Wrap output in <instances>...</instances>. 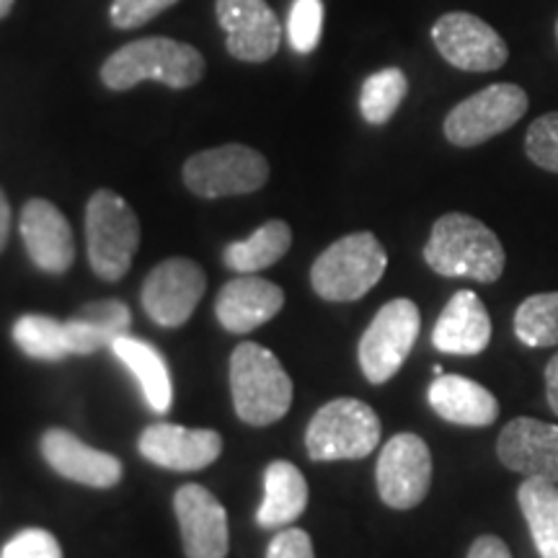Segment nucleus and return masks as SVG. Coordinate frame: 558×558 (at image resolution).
I'll list each match as a JSON object with an SVG mask.
<instances>
[{
    "instance_id": "9b49d317",
    "label": "nucleus",
    "mask_w": 558,
    "mask_h": 558,
    "mask_svg": "<svg viewBox=\"0 0 558 558\" xmlns=\"http://www.w3.org/2000/svg\"><path fill=\"white\" fill-rule=\"evenodd\" d=\"M378 494L390 509H414L432 486V452L414 432H401L383 445L378 471Z\"/></svg>"
},
{
    "instance_id": "c9c22d12",
    "label": "nucleus",
    "mask_w": 558,
    "mask_h": 558,
    "mask_svg": "<svg viewBox=\"0 0 558 558\" xmlns=\"http://www.w3.org/2000/svg\"><path fill=\"white\" fill-rule=\"evenodd\" d=\"M546 396H548L550 411L558 416V352L548 360L546 365Z\"/></svg>"
},
{
    "instance_id": "aec40b11",
    "label": "nucleus",
    "mask_w": 558,
    "mask_h": 558,
    "mask_svg": "<svg viewBox=\"0 0 558 558\" xmlns=\"http://www.w3.org/2000/svg\"><path fill=\"white\" fill-rule=\"evenodd\" d=\"M492 341V318L476 292L458 290L439 313L432 344L445 354L473 357L481 354Z\"/></svg>"
},
{
    "instance_id": "423d86ee",
    "label": "nucleus",
    "mask_w": 558,
    "mask_h": 558,
    "mask_svg": "<svg viewBox=\"0 0 558 558\" xmlns=\"http://www.w3.org/2000/svg\"><path fill=\"white\" fill-rule=\"evenodd\" d=\"M380 418L357 399H333L313 414L305 429V448L311 460H360L378 448Z\"/></svg>"
},
{
    "instance_id": "c756f323",
    "label": "nucleus",
    "mask_w": 558,
    "mask_h": 558,
    "mask_svg": "<svg viewBox=\"0 0 558 558\" xmlns=\"http://www.w3.org/2000/svg\"><path fill=\"white\" fill-rule=\"evenodd\" d=\"M324 32V0H295L290 9L288 34L295 52L308 54L318 47Z\"/></svg>"
},
{
    "instance_id": "20e7f679",
    "label": "nucleus",
    "mask_w": 558,
    "mask_h": 558,
    "mask_svg": "<svg viewBox=\"0 0 558 558\" xmlns=\"http://www.w3.org/2000/svg\"><path fill=\"white\" fill-rule=\"evenodd\" d=\"M386 267L388 254L383 243L369 230H360L333 241L313 262L311 284L316 295L329 303H352L380 282Z\"/></svg>"
},
{
    "instance_id": "393cba45",
    "label": "nucleus",
    "mask_w": 558,
    "mask_h": 558,
    "mask_svg": "<svg viewBox=\"0 0 558 558\" xmlns=\"http://www.w3.org/2000/svg\"><path fill=\"white\" fill-rule=\"evenodd\" d=\"M292 246V230L284 220H269L256 228L246 241L228 243L222 251V262L228 269L239 275H256V271L269 269L288 254Z\"/></svg>"
},
{
    "instance_id": "f03ea898",
    "label": "nucleus",
    "mask_w": 558,
    "mask_h": 558,
    "mask_svg": "<svg viewBox=\"0 0 558 558\" xmlns=\"http://www.w3.org/2000/svg\"><path fill=\"white\" fill-rule=\"evenodd\" d=\"M207 62L197 47L171 37H143L109 54L101 83L111 90H130L143 81L184 90L205 78Z\"/></svg>"
},
{
    "instance_id": "a878e982",
    "label": "nucleus",
    "mask_w": 558,
    "mask_h": 558,
    "mask_svg": "<svg viewBox=\"0 0 558 558\" xmlns=\"http://www.w3.org/2000/svg\"><path fill=\"white\" fill-rule=\"evenodd\" d=\"M518 501L541 558H558V484L527 478Z\"/></svg>"
},
{
    "instance_id": "4be33fe9",
    "label": "nucleus",
    "mask_w": 558,
    "mask_h": 558,
    "mask_svg": "<svg viewBox=\"0 0 558 558\" xmlns=\"http://www.w3.org/2000/svg\"><path fill=\"white\" fill-rule=\"evenodd\" d=\"M308 507V481L290 460H271L264 471V501L256 512L262 527H288Z\"/></svg>"
},
{
    "instance_id": "58836bf2",
    "label": "nucleus",
    "mask_w": 558,
    "mask_h": 558,
    "mask_svg": "<svg viewBox=\"0 0 558 558\" xmlns=\"http://www.w3.org/2000/svg\"><path fill=\"white\" fill-rule=\"evenodd\" d=\"M556 41H558V19H556Z\"/></svg>"
},
{
    "instance_id": "2f4dec72",
    "label": "nucleus",
    "mask_w": 558,
    "mask_h": 558,
    "mask_svg": "<svg viewBox=\"0 0 558 558\" xmlns=\"http://www.w3.org/2000/svg\"><path fill=\"white\" fill-rule=\"evenodd\" d=\"M177 3L179 0H111V26L114 29H137Z\"/></svg>"
},
{
    "instance_id": "7c9ffc66",
    "label": "nucleus",
    "mask_w": 558,
    "mask_h": 558,
    "mask_svg": "<svg viewBox=\"0 0 558 558\" xmlns=\"http://www.w3.org/2000/svg\"><path fill=\"white\" fill-rule=\"evenodd\" d=\"M525 153L538 169L558 173V111H548L530 124Z\"/></svg>"
},
{
    "instance_id": "5701e85b",
    "label": "nucleus",
    "mask_w": 558,
    "mask_h": 558,
    "mask_svg": "<svg viewBox=\"0 0 558 558\" xmlns=\"http://www.w3.org/2000/svg\"><path fill=\"white\" fill-rule=\"evenodd\" d=\"M130 308L120 300H96L65 320L73 354H94L130 333Z\"/></svg>"
},
{
    "instance_id": "39448f33",
    "label": "nucleus",
    "mask_w": 558,
    "mask_h": 558,
    "mask_svg": "<svg viewBox=\"0 0 558 558\" xmlns=\"http://www.w3.org/2000/svg\"><path fill=\"white\" fill-rule=\"evenodd\" d=\"M86 243L90 269L107 282H120L140 246V220L124 197L111 190L90 194L86 207Z\"/></svg>"
},
{
    "instance_id": "b1692460",
    "label": "nucleus",
    "mask_w": 558,
    "mask_h": 558,
    "mask_svg": "<svg viewBox=\"0 0 558 558\" xmlns=\"http://www.w3.org/2000/svg\"><path fill=\"white\" fill-rule=\"evenodd\" d=\"M114 354L117 360H122L130 367V373L135 375L140 388H143L145 401L150 403L153 411L166 414L171 409L173 401V388H171V373L166 365L163 354L148 341L135 339V337H122L114 341Z\"/></svg>"
},
{
    "instance_id": "1a4fd4ad",
    "label": "nucleus",
    "mask_w": 558,
    "mask_h": 558,
    "mask_svg": "<svg viewBox=\"0 0 558 558\" xmlns=\"http://www.w3.org/2000/svg\"><path fill=\"white\" fill-rule=\"evenodd\" d=\"M422 329V313L409 298H396L375 313L360 339V367L373 386H383L403 367Z\"/></svg>"
},
{
    "instance_id": "ddd939ff",
    "label": "nucleus",
    "mask_w": 558,
    "mask_h": 558,
    "mask_svg": "<svg viewBox=\"0 0 558 558\" xmlns=\"http://www.w3.org/2000/svg\"><path fill=\"white\" fill-rule=\"evenodd\" d=\"M226 47L241 62H267L282 41V26L267 0H215Z\"/></svg>"
},
{
    "instance_id": "473e14b6",
    "label": "nucleus",
    "mask_w": 558,
    "mask_h": 558,
    "mask_svg": "<svg viewBox=\"0 0 558 558\" xmlns=\"http://www.w3.org/2000/svg\"><path fill=\"white\" fill-rule=\"evenodd\" d=\"M0 558H62V548L52 533L29 527L5 543Z\"/></svg>"
},
{
    "instance_id": "dca6fc26",
    "label": "nucleus",
    "mask_w": 558,
    "mask_h": 558,
    "mask_svg": "<svg viewBox=\"0 0 558 558\" xmlns=\"http://www.w3.org/2000/svg\"><path fill=\"white\" fill-rule=\"evenodd\" d=\"M137 448L153 465L190 473L207 469L220 458L222 437L215 429H186L160 422L140 435Z\"/></svg>"
},
{
    "instance_id": "f8f14e48",
    "label": "nucleus",
    "mask_w": 558,
    "mask_h": 558,
    "mask_svg": "<svg viewBox=\"0 0 558 558\" xmlns=\"http://www.w3.org/2000/svg\"><path fill=\"white\" fill-rule=\"evenodd\" d=\"M207 290L199 264L184 256L160 262L143 284V308L163 329H179L197 311Z\"/></svg>"
},
{
    "instance_id": "4c0bfd02",
    "label": "nucleus",
    "mask_w": 558,
    "mask_h": 558,
    "mask_svg": "<svg viewBox=\"0 0 558 558\" xmlns=\"http://www.w3.org/2000/svg\"><path fill=\"white\" fill-rule=\"evenodd\" d=\"M13 3H16V0H0V19L9 16L11 9H13Z\"/></svg>"
},
{
    "instance_id": "7ed1b4c3",
    "label": "nucleus",
    "mask_w": 558,
    "mask_h": 558,
    "mask_svg": "<svg viewBox=\"0 0 558 558\" xmlns=\"http://www.w3.org/2000/svg\"><path fill=\"white\" fill-rule=\"evenodd\" d=\"M230 390L241 422L269 427L292 407V380L267 347L243 341L230 357Z\"/></svg>"
},
{
    "instance_id": "f257e3e1",
    "label": "nucleus",
    "mask_w": 558,
    "mask_h": 558,
    "mask_svg": "<svg viewBox=\"0 0 558 558\" xmlns=\"http://www.w3.org/2000/svg\"><path fill=\"white\" fill-rule=\"evenodd\" d=\"M424 262L442 277H465L492 284L505 271L507 254L499 235L486 222L465 213H448L432 226Z\"/></svg>"
},
{
    "instance_id": "f704fd0d",
    "label": "nucleus",
    "mask_w": 558,
    "mask_h": 558,
    "mask_svg": "<svg viewBox=\"0 0 558 558\" xmlns=\"http://www.w3.org/2000/svg\"><path fill=\"white\" fill-rule=\"evenodd\" d=\"M469 558H512V554H509L507 543L497 535H481L471 543Z\"/></svg>"
},
{
    "instance_id": "f3484780",
    "label": "nucleus",
    "mask_w": 558,
    "mask_h": 558,
    "mask_svg": "<svg viewBox=\"0 0 558 558\" xmlns=\"http://www.w3.org/2000/svg\"><path fill=\"white\" fill-rule=\"evenodd\" d=\"M21 239L26 254L41 271L62 275L75 262L73 228L60 207L47 199H29L21 209Z\"/></svg>"
},
{
    "instance_id": "0eeeda50",
    "label": "nucleus",
    "mask_w": 558,
    "mask_h": 558,
    "mask_svg": "<svg viewBox=\"0 0 558 558\" xmlns=\"http://www.w3.org/2000/svg\"><path fill=\"white\" fill-rule=\"evenodd\" d=\"M269 179V160L241 143L202 150L184 163V184L202 199L239 197L262 190Z\"/></svg>"
},
{
    "instance_id": "6ab92c4d",
    "label": "nucleus",
    "mask_w": 558,
    "mask_h": 558,
    "mask_svg": "<svg viewBox=\"0 0 558 558\" xmlns=\"http://www.w3.org/2000/svg\"><path fill=\"white\" fill-rule=\"evenodd\" d=\"M284 292L269 279L256 275H241L230 279L215 300L220 326L230 333H251L269 324L282 311Z\"/></svg>"
},
{
    "instance_id": "bb28decb",
    "label": "nucleus",
    "mask_w": 558,
    "mask_h": 558,
    "mask_svg": "<svg viewBox=\"0 0 558 558\" xmlns=\"http://www.w3.org/2000/svg\"><path fill=\"white\" fill-rule=\"evenodd\" d=\"M13 341L26 357L58 362L73 354L68 339V326L41 313H26L13 324Z\"/></svg>"
},
{
    "instance_id": "a211bd4d",
    "label": "nucleus",
    "mask_w": 558,
    "mask_h": 558,
    "mask_svg": "<svg viewBox=\"0 0 558 558\" xmlns=\"http://www.w3.org/2000/svg\"><path fill=\"white\" fill-rule=\"evenodd\" d=\"M41 456L62 478L90 488H111L120 484L122 463L109 452L88 448L68 429H47L41 435Z\"/></svg>"
},
{
    "instance_id": "412c9836",
    "label": "nucleus",
    "mask_w": 558,
    "mask_h": 558,
    "mask_svg": "<svg viewBox=\"0 0 558 558\" xmlns=\"http://www.w3.org/2000/svg\"><path fill=\"white\" fill-rule=\"evenodd\" d=\"M427 396L439 418L460 427H488L499 418L497 396L463 375H437Z\"/></svg>"
},
{
    "instance_id": "4468645a",
    "label": "nucleus",
    "mask_w": 558,
    "mask_h": 558,
    "mask_svg": "<svg viewBox=\"0 0 558 558\" xmlns=\"http://www.w3.org/2000/svg\"><path fill=\"white\" fill-rule=\"evenodd\" d=\"M186 558H226L230 535L228 514L213 492L199 484L181 486L173 497Z\"/></svg>"
},
{
    "instance_id": "e433bc0d",
    "label": "nucleus",
    "mask_w": 558,
    "mask_h": 558,
    "mask_svg": "<svg viewBox=\"0 0 558 558\" xmlns=\"http://www.w3.org/2000/svg\"><path fill=\"white\" fill-rule=\"evenodd\" d=\"M9 233H11V205L5 199L3 190H0V251L5 248L9 243Z\"/></svg>"
},
{
    "instance_id": "6e6552de",
    "label": "nucleus",
    "mask_w": 558,
    "mask_h": 558,
    "mask_svg": "<svg viewBox=\"0 0 558 558\" xmlns=\"http://www.w3.org/2000/svg\"><path fill=\"white\" fill-rule=\"evenodd\" d=\"M530 99L518 83H492L469 96L445 117V137L456 148H476L512 130L527 114Z\"/></svg>"
},
{
    "instance_id": "c85d7f7f",
    "label": "nucleus",
    "mask_w": 558,
    "mask_h": 558,
    "mask_svg": "<svg viewBox=\"0 0 558 558\" xmlns=\"http://www.w3.org/2000/svg\"><path fill=\"white\" fill-rule=\"evenodd\" d=\"M514 337L525 347H558V292L530 295L514 311Z\"/></svg>"
},
{
    "instance_id": "cd10ccee",
    "label": "nucleus",
    "mask_w": 558,
    "mask_h": 558,
    "mask_svg": "<svg viewBox=\"0 0 558 558\" xmlns=\"http://www.w3.org/2000/svg\"><path fill=\"white\" fill-rule=\"evenodd\" d=\"M409 96V78L401 68H383L367 75L360 90V111L367 124H386L393 120L403 99Z\"/></svg>"
},
{
    "instance_id": "9d476101",
    "label": "nucleus",
    "mask_w": 558,
    "mask_h": 558,
    "mask_svg": "<svg viewBox=\"0 0 558 558\" xmlns=\"http://www.w3.org/2000/svg\"><path fill=\"white\" fill-rule=\"evenodd\" d=\"M432 41L448 65L465 73H492L505 68L509 47L484 19L465 11L445 13L432 26Z\"/></svg>"
},
{
    "instance_id": "2eb2a0df",
    "label": "nucleus",
    "mask_w": 558,
    "mask_h": 558,
    "mask_svg": "<svg viewBox=\"0 0 558 558\" xmlns=\"http://www.w3.org/2000/svg\"><path fill=\"white\" fill-rule=\"evenodd\" d=\"M497 456L505 469L527 478L558 484V427L533 416H518L501 429Z\"/></svg>"
},
{
    "instance_id": "72a5a7b5",
    "label": "nucleus",
    "mask_w": 558,
    "mask_h": 558,
    "mask_svg": "<svg viewBox=\"0 0 558 558\" xmlns=\"http://www.w3.org/2000/svg\"><path fill=\"white\" fill-rule=\"evenodd\" d=\"M267 558H316V554H313V541L305 530L284 527L269 543Z\"/></svg>"
}]
</instances>
